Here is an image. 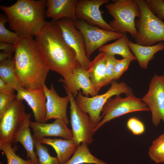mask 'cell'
Instances as JSON below:
<instances>
[{
    "label": "cell",
    "mask_w": 164,
    "mask_h": 164,
    "mask_svg": "<svg viewBox=\"0 0 164 164\" xmlns=\"http://www.w3.org/2000/svg\"><path fill=\"white\" fill-rule=\"evenodd\" d=\"M35 37L50 70L57 73L63 79L69 78L80 66L75 53L65 41L60 28L55 22L46 21Z\"/></svg>",
    "instance_id": "6da1fadb"
},
{
    "label": "cell",
    "mask_w": 164,
    "mask_h": 164,
    "mask_svg": "<svg viewBox=\"0 0 164 164\" xmlns=\"http://www.w3.org/2000/svg\"><path fill=\"white\" fill-rule=\"evenodd\" d=\"M15 46L13 60L22 88L32 89L43 87L50 70L41 49L31 38H22Z\"/></svg>",
    "instance_id": "7a4b0ae2"
},
{
    "label": "cell",
    "mask_w": 164,
    "mask_h": 164,
    "mask_svg": "<svg viewBox=\"0 0 164 164\" xmlns=\"http://www.w3.org/2000/svg\"><path fill=\"white\" fill-rule=\"evenodd\" d=\"M46 0H18L10 6L1 5L10 29L22 38L33 39L46 21Z\"/></svg>",
    "instance_id": "3957f363"
},
{
    "label": "cell",
    "mask_w": 164,
    "mask_h": 164,
    "mask_svg": "<svg viewBox=\"0 0 164 164\" xmlns=\"http://www.w3.org/2000/svg\"><path fill=\"white\" fill-rule=\"evenodd\" d=\"M135 0L140 10V17L135 20L136 43L149 46L164 41V22L151 10L145 0Z\"/></svg>",
    "instance_id": "277c9868"
},
{
    "label": "cell",
    "mask_w": 164,
    "mask_h": 164,
    "mask_svg": "<svg viewBox=\"0 0 164 164\" xmlns=\"http://www.w3.org/2000/svg\"><path fill=\"white\" fill-rule=\"evenodd\" d=\"M108 3L106 8L114 19L109 23L116 32L126 35L129 33L133 38L137 36L135 19L139 18L140 10L135 0H114Z\"/></svg>",
    "instance_id": "5b68a950"
},
{
    "label": "cell",
    "mask_w": 164,
    "mask_h": 164,
    "mask_svg": "<svg viewBox=\"0 0 164 164\" xmlns=\"http://www.w3.org/2000/svg\"><path fill=\"white\" fill-rule=\"evenodd\" d=\"M111 83L108 90L101 94L89 97L83 95L80 91L77 96L76 100L78 106L82 111L89 114L91 120L96 126L101 120L100 114L102 108L109 98L122 94L127 96L132 92L131 87L124 82L118 83L113 81Z\"/></svg>",
    "instance_id": "8992f818"
},
{
    "label": "cell",
    "mask_w": 164,
    "mask_h": 164,
    "mask_svg": "<svg viewBox=\"0 0 164 164\" xmlns=\"http://www.w3.org/2000/svg\"><path fill=\"white\" fill-rule=\"evenodd\" d=\"M69 99L70 103V122L73 139L78 145L84 143L87 145L94 141L93 136L96 132V126L87 114L82 111L77 104L73 95L66 86H63Z\"/></svg>",
    "instance_id": "52a82bcc"
},
{
    "label": "cell",
    "mask_w": 164,
    "mask_h": 164,
    "mask_svg": "<svg viewBox=\"0 0 164 164\" xmlns=\"http://www.w3.org/2000/svg\"><path fill=\"white\" fill-rule=\"evenodd\" d=\"M149 111L147 106L141 99L134 95L133 92L125 97L115 96L109 98L104 106L102 111L101 120L97 125V131L105 123L115 118L131 112Z\"/></svg>",
    "instance_id": "ba28073f"
},
{
    "label": "cell",
    "mask_w": 164,
    "mask_h": 164,
    "mask_svg": "<svg viewBox=\"0 0 164 164\" xmlns=\"http://www.w3.org/2000/svg\"><path fill=\"white\" fill-rule=\"evenodd\" d=\"M23 101L16 97L0 119V142L12 144L14 136L23 125L26 113Z\"/></svg>",
    "instance_id": "9c48e42d"
},
{
    "label": "cell",
    "mask_w": 164,
    "mask_h": 164,
    "mask_svg": "<svg viewBox=\"0 0 164 164\" xmlns=\"http://www.w3.org/2000/svg\"><path fill=\"white\" fill-rule=\"evenodd\" d=\"M73 22L75 26L83 37L87 56L89 58L97 49L108 42L118 39L124 35L90 25L83 20L78 19Z\"/></svg>",
    "instance_id": "30bf717a"
},
{
    "label": "cell",
    "mask_w": 164,
    "mask_h": 164,
    "mask_svg": "<svg viewBox=\"0 0 164 164\" xmlns=\"http://www.w3.org/2000/svg\"><path fill=\"white\" fill-rule=\"evenodd\" d=\"M141 99L151 112L152 124L157 127L161 121L164 123V75H154Z\"/></svg>",
    "instance_id": "8fae6325"
},
{
    "label": "cell",
    "mask_w": 164,
    "mask_h": 164,
    "mask_svg": "<svg viewBox=\"0 0 164 164\" xmlns=\"http://www.w3.org/2000/svg\"><path fill=\"white\" fill-rule=\"evenodd\" d=\"M55 22L60 28L65 41L75 53L77 61L82 67L88 70L91 61L87 56L83 37L73 21L65 18Z\"/></svg>",
    "instance_id": "7c38bea8"
},
{
    "label": "cell",
    "mask_w": 164,
    "mask_h": 164,
    "mask_svg": "<svg viewBox=\"0 0 164 164\" xmlns=\"http://www.w3.org/2000/svg\"><path fill=\"white\" fill-rule=\"evenodd\" d=\"M109 0H77L75 9L77 18L83 20L91 25H96L103 29L116 32L104 19L100 7L108 3Z\"/></svg>",
    "instance_id": "4fadbf2b"
},
{
    "label": "cell",
    "mask_w": 164,
    "mask_h": 164,
    "mask_svg": "<svg viewBox=\"0 0 164 164\" xmlns=\"http://www.w3.org/2000/svg\"><path fill=\"white\" fill-rule=\"evenodd\" d=\"M16 91V98L25 101L32 110L35 121L45 123L46 98L43 87L32 89L21 87Z\"/></svg>",
    "instance_id": "5bb4252c"
},
{
    "label": "cell",
    "mask_w": 164,
    "mask_h": 164,
    "mask_svg": "<svg viewBox=\"0 0 164 164\" xmlns=\"http://www.w3.org/2000/svg\"><path fill=\"white\" fill-rule=\"evenodd\" d=\"M46 98V122L51 119L63 120L67 125L69 123L67 113L69 102L68 96L62 97L58 94L53 84L48 88L45 84L43 86Z\"/></svg>",
    "instance_id": "9a60e30c"
},
{
    "label": "cell",
    "mask_w": 164,
    "mask_h": 164,
    "mask_svg": "<svg viewBox=\"0 0 164 164\" xmlns=\"http://www.w3.org/2000/svg\"><path fill=\"white\" fill-rule=\"evenodd\" d=\"M30 127L33 132L34 140L48 136H57L66 139H73L72 130L62 120L57 119L52 123H38L30 121Z\"/></svg>",
    "instance_id": "2e32d148"
},
{
    "label": "cell",
    "mask_w": 164,
    "mask_h": 164,
    "mask_svg": "<svg viewBox=\"0 0 164 164\" xmlns=\"http://www.w3.org/2000/svg\"><path fill=\"white\" fill-rule=\"evenodd\" d=\"M58 81L64 83L74 97L77 96L78 91L80 89L86 97L89 95L92 97L97 95L90 80L88 70L80 66L74 70L69 78H60Z\"/></svg>",
    "instance_id": "e0dca14e"
},
{
    "label": "cell",
    "mask_w": 164,
    "mask_h": 164,
    "mask_svg": "<svg viewBox=\"0 0 164 164\" xmlns=\"http://www.w3.org/2000/svg\"><path fill=\"white\" fill-rule=\"evenodd\" d=\"M77 0H48L46 17L52 19L56 22L63 18H68L73 22L77 21L75 9Z\"/></svg>",
    "instance_id": "ac0fdd59"
},
{
    "label": "cell",
    "mask_w": 164,
    "mask_h": 164,
    "mask_svg": "<svg viewBox=\"0 0 164 164\" xmlns=\"http://www.w3.org/2000/svg\"><path fill=\"white\" fill-rule=\"evenodd\" d=\"M106 55L100 52L91 61L87 70L94 90L97 94L103 87L107 85L106 77Z\"/></svg>",
    "instance_id": "d6986e66"
},
{
    "label": "cell",
    "mask_w": 164,
    "mask_h": 164,
    "mask_svg": "<svg viewBox=\"0 0 164 164\" xmlns=\"http://www.w3.org/2000/svg\"><path fill=\"white\" fill-rule=\"evenodd\" d=\"M38 140L42 144L50 145L54 149L60 164L66 163L79 145L73 139L64 140L43 138Z\"/></svg>",
    "instance_id": "ffe728a7"
},
{
    "label": "cell",
    "mask_w": 164,
    "mask_h": 164,
    "mask_svg": "<svg viewBox=\"0 0 164 164\" xmlns=\"http://www.w3.org/2000/svg\"><path fill=\"white\" fill-rule=\"evenodd\" d=\"M32 114L26 113L25 122L14 136L13 142H20L26 151L28 157L35 164H39L38 159L34 151V141L30 129L29 122Z\"/></svg>",
    "instance_id": "44dd1931"
},
{
    "label": "cell",
    "mask_w": 164,
    "mask_h": 164,
    "mask_svg": "<svg viewBox=\"0 0 164 164\" xmlns=\"http://www.w3.org/2000/svg\"><path fill=\"white\" fill-rule=\"evenodd\" d=\"M128 45L140 67L143 69L148 68L149 61L156 53L164 50V43L162 42L155 45L146 46L137 44L129 40Z\"/></svg>",
    "instance_id": "7402d4cb"
},
{
    "label": "cell",
    "mask_w": 164,
    "mask_h": 164,
    "mask_svg": "<svg viewBox=\"0 0 164 164\" xmlns=\"http://www.w3.org/2000/svg\"><path fill=\"white\" fill-rule=\"evenodd\" d=\"M129 40L126 35H124L114 43L101 46L98 49V51L104 52L106 54L120 55L123 58L129 57L134 60H137L130 51L128 45Z\"/></svg>",
    "instance_id": "603a6c76"
},
{
    "label": "cell",
    "mask_w": 164,
    "mask_h": 164,
    "mask_svg": "<svg viewBox=\"0 0 164 164\" xmlns=\"http://www.w3.org/2000/svg\"><path fill=\"white\" fill-rule=\"evenodd\" d=\"M0 79L15 91L22 87L15 71L13 58L0 61Z\"/></svg>",
    "instance_id": "cb8c5ba5"
},
{
    "label": "cell",
    "mask_w": 164,
    "mask_h": 164,
    "mask_svg": "<svg viewBox=\"0 0 164 164\" xmlns=\"http://www.w3.org/2000/svg\"><path fill=\"white\" fill-rule=\"evenodd\" d=\"M87 145L86 143H81L77 147L72 157L64 164H107L93 155Z\"/></svg>",
    "instance_id": "d4e9b609"
},
{
    "label": "cell",
    "mask_w": 164,
    "mask_h": 164,
    "mask_svg": "<svg viewBox=\"0 0 164 164\" xmlns=\"http://www.w3.org/2000/svg\"><path fill=\"white\" fill-rule=\"evenodd\" d=\"M148 154L150 159L155 163H164V133L152 142L149 148Z\"/></svg>",
    "instance_id": "484cf974"
},
{
    "label": "cell",
    "mask_w": 164,
    "mask_h": 164,
    "mask_svg": "<svg viewBox=\"0 0 164 164\" xmlns=\"http://www.w3.org/2000/svg\"><path fill=\"white\" fill-rule=\"evenodd\" d=\"M8 22L7 17L2 14L0 15V42L12 44L15 45L22 38L17 33L8 29L5 26Z\"/></svg>",
    "instance_id": "4316f807"
},
{
    "label": "cell",
    "mask_w": 164,
    "mask_h": 164,
    "mask_svg": "<svg viewBox=\"0 0 164 164\" xmlns=\"http://www.w3.org/2000/svg\"><path fill=\"white\" fill-rule=\"evenodd\" d=\"M12 144L7 142H0V149L5 154L8 164H35L29 159L25 160L17 155L12 148Z\"/></svg>",
    "instance_id": "83f0119b"
},
{
    "label": "cell",
    "mask_w": 164,
    "mask_h": 164,
    "mask_svg": "<svg viewBox=\"0 0 164 164\" xmlns=\"http://www.w3.org/2000/svg\"><path fill=\"white\" fill-rule=\"evenodd\" d=\"M34 141L39 164H60L57 157H53L50 155L48 149L45 146L38 140Z\"/></svg>",
    "instance_id": "f1b7e54d"
},
{
    "label": "cell",
    "mask_w": 164,
    "mask_h": 164,
    "mask_svg": "<svg viewBox=\"0 0 164 164\" xmlns=\"http://www.w3.org/2000/svg\"><path fill=\"white\" fill-rule=\"evenodd\" d=\"M134 60L132 58L126 57L121 60L117 59L115 65L113 80H118L121 75L126 71L128 68L130 63Z\"/></svg>",
    "instance_id": "f546056e"
},
{
    "label": "cell",
    "mask_w": 164,
    "mask_h": 164,
    "mask_svg": "<svg viewBox=\"0 0 164 164\" xmlns=\"http://www.w3.org/2000/svg\"><path fill=\"white\" fill-rule=\"evenodd\" d=\"M126 125L128 129L134 135H141L145 131V127L144 123L136 118H130L127 121Z\"/></svg>",
    "instance_id": "4dcf8cb0"
},
{
    "label": "cell",
    "mask_w": 164,
    "mask_h": 164,
    "mask_svg": "<svg viewBox=\"0 0 164 164\" xmlns=\"http://www.w3.org/2000/svg\"><path fill=\"white\" fill-rule=\"evenodd\" d=\"M15 93H4L0 92V119L16 97Z\"/></svg>",
    "instance_id": "1f68e13d"
},
{
    "label": "cell",
    "mask_w": 164,
    "mask_h": 164,
    "mask_svg": "<svg viewBox=\"0 0 164 164\" xmlns=\"http://www.w3.org/2000/svg\"><path fill=\"white\" fill-rule=\"evenodd\" d=\"M151 10L158 17L164 19V0H146Z\"/></svg>",
    "instance_id": "d6a6232c"
},
{
    "label": "cell",
    "mask_w": 164,
    "mask_h": 164,
    "mask_svg": "<svg viewBox=\"0 0 164 164\" xmlns=\"http://www.w3.org/2000/svg\"><path fill=\"white\" fill-rule=\"evenodd\" d=\"M106 77L107 85L113 81L114 70L117 59L114 56L106 54Z\"/></svg>",
    "instance_id": "836d02e7"
},
{
    "label": "cell",
    "mask_w": 164,
    "mask_h": 164,
    "mask_svg": "<svg viewBox=\"0 0 164 164\" xmlns=\"http://www.w3.org/2000/svg\"><path fill=\"white\" fill-rule=\"evenodd\" d=\"M15 90L11 85L0 79V92L4 93H14Z\"/></svg>",
    "instance_id": "e575fe53"
},
{
    "label": "cell",
    "mask_w": 164,
    "mask_h": 164,
    "mask_svg": "<svg viewBox=\"0 0 164 164\" xmlns=\"http://www.w3.org/2000/svg\"><path fill=\"white\" fill-rule=\"evenodd\" d=\"M15 46L12 44L0 42V50H3V52L7 53H15Z\"/></svg>",
    "instance_id": "d590c367"
},
{
    "label": "cell",
    "mask_w": 164,
    "mask_h": 164,
    "mask_svg": "<svg viewBox=\"0 0 164 164\" xmlns=\"http://www.w3.org/2000/svg\"><path fill=\"white\" fill-rule=\"evenodd\" d=\"M13 53L5 52L3 51L0 53V61L9 59L13 58L12 57Z\"/></svg>",
    "instance_id": "8d00e7d4"
},
{
    "label": "cell",
    "mask_w": 164,
    "mask_h": 164,
    "mask_svg": "<svg viewBox=\"0 0 164 164\" xmlns=\"http://www.w3.org/2000/svg\"><path fill=\"white\" fill-rule=\"evenodd\" d=\"M0 164H2V163L1 162H0Z\"/></svg>",
    "instance_id": "74e56055"
}]
</instances>
